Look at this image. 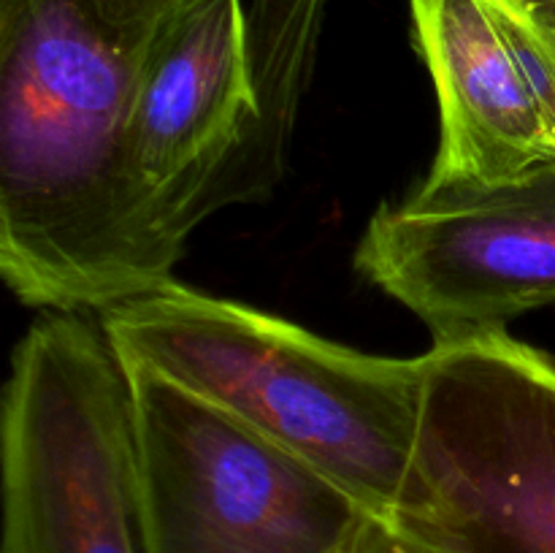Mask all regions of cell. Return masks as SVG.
Returning a JSON list of instances; mask_svg holds the SVG:
<instances>
[{
  "instance_id": "obj_6",
  "label": "cell",
  "mask_w": 555,
  "mask_h": 553,
  "mask_svg": "<svg viewBox=\"0 0 555 553\" xmlns=\"http://www.w3.org/2000/svg\"><path fill=\"white\" fill-rule=\"evenodd\" d=\"M258 130L244 0H177L146 49L128 119V173L157 280L195 228L225 209Z\"/></svg>"
},
{
  "instance_id": "obj_9",
  "label": "cell",
  "mask_w": 555,
  "mask_h": 553,
  "mask_svg": "<svg viewBox=\"0 0 555 553\" xmlns=\"http://www.w3.org/2000/svg\"><path fill=\"white\" fill-rule=\"evenodd\" d=\"M325 3L328 0L247 3L249 68L258 95V130L228 182L222 206L266 198L285 173L298 106L314 68Z\"/></svg>"
},
{
  "instance_id": "obj_7",
  "label": "cell",
  "mask_w": 555,
  "mask_h": 553,
  "mask_svg": "<svg viewBox=\"0 0 555 553\" xmlns=\"http://www.w3.org/2000/svg\"><path fill=\"white\" fill-rule=\"evenodd\" d=\"M356 269L431 331L434 345L507 331L555 304V168L493 188L383 204Z\"/></svg>"
},
{
  "instance_id": "obj_8",
  "label": "cell",
  "mask_w": 555,
  "mask_h": 553,
  "mask_svg": "<svg viewBox=\"0 0 555 553\" xmlns=\"http://www.w3.org/2000/svg\"><path fill=\"white\" fill-rule=\"evenodd\" d=\"M439 103L417 190L493 188L555 168V0H406Z\"/></svg>"
},
{
  "instance_id": "obj_2",
  "label": "cell",
  "mask_w": 555,
  "mask_h": 553,
  "mask_svg": "<svg viewBox=\"0 0 555 553\" xmlns=\"http://www.w3.org/2000/svg\"><path fill=\"white\" fill-rule=\"evenodd\" d=\"M125 363L168 374L393 520L415 453L426 358L361 352L177 280L103 309Z\"/></svg>"
},
{
  "instance_id": "obj_3",
  "label": "cell",
  "mask_w": 555,
  "mask_h": 553,
  "mask_svg": "<svg viewBox=\"0 0 555 553\" xmlns=\"http://www.w3.org/2000/svg\"><path fill=\"white\" fill-rule=\"evenodd\" d=\"M0 407V553H146L133 390L101 320L43 312Z\"/></svg>"
},
{
  "instance_id": "obj_1",
  "label": "cell",
  "mask_w": 555,
  "mask_h": 553,
  "mask_svg": "<svg viewBox=\"0 0 555 553\" xmlns=\"http://www.w3.org/2000/svg\"><path fill=\"white\" fill-rule=\"evenodd\" d=\"M171 5L0 0V274L27 307L103 312L163 285L125 139Z\"/></svg>"
},
{
  "instance_id": "obj_4",
  "label": "cell",
  "mask_w": 555,
  "mask_h": 553,
  "mask_svg": "<svg viewBox=\"0 0 555 553\" xmlns=\"http://www.w3.org/2000/svg\"><path fill=\"white\" fill-rule=\"evenodd\" d=\"M390 526L431 553H555V361L507 331L426 352Z\"/></svg>"
},
{
  "instance_id": "obj_10",
  "label": "cell",
  "mask_w": 555,
  "mask_h": 553,
  "mask_svg": "<svg viewBox=\"0 0 555 553\" xmlns=\"http://www.w3.org/2000/svg\"><path fill=\"white\" fill-rule=\"evenodd\" d=\"M363 553H431V551L423 548L421 542L410 540L406 535H401V531L393 529L390 524H383Z\"/></svg>"
},
{
  "instance_id": "obj_5",
  "label": "cell",
  "mask_w": 555,
  "mask_h": 553,
  "mask_svg": "<svg viewBox=\"0 0 555 553\" xmlns=\"http://www.w3.org/2000/svg\"><path fill=\"white\" fill-rule=\"evenodd\" d=\"M125 369L146 553H363L388 524L323 470L168 374Z\"/></svg>"
},
{
  "instance_id": "obj_11",
  "label": "cell",
  "mask_w": 555,
  "mask_h": 553,
  "mask_svg": "<svg viewBox=\"0 0 555 553\" xmlns=\"http://www.w3.org/2000/svg\"><path fill=\"white\" fill-rule=\"evenodd\" d=\"M155 3H177V0H155Z\"/></svg>"
}]
</instances>
